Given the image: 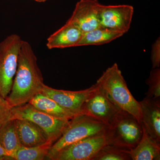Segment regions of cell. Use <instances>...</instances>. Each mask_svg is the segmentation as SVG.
I'll use <instances>...</instances> for the list:
<instances>
[{"label": "cell", "mask_w": 160, "mask_h": 160, "mask_svg": "<svg viewBox=\"0 0 160 160\" xmlns=\"http://www.w3.org/2000/svg\"><path fill=\"white\" fill-rule=\"evenodd\" d=\"M28 103L39 110L58 118L70 120L76 116L42 93H38Z\"/></svg>", "instance_id": "2e32d148"}, {"label": "cell", "mask_w": 160, "mask_h": 160, "mask_svg": "<svg viewBox=\"0 0 160 160\" xmlns=\"http://www.w3.org/2000/svg\"><path fill=\"white\" fill-rule=\"evenodd\" d=\"M146 83L149 86L146 93L147 97L155 100H160V69H152Z\"/></svg>", "instance_id": "44dd1931"}, {"label": "cell", "mask_w": 160, "mask_h": 160, "mask_svg": "<svg viewBox=\"0 0 160 160\" xmlns=\"http://www.w3.org/2000/svg\"><path fill=\"white\" fill-rule=\"evenodd\" d=\"M44 84L36 56L30 44L22 40L11 91L6 99L11 108L26 104L41 93Z\"/></svg>", "instance_id": "6da1fadb"}, {"label": "cell", "mask_w": 160, "mask_h": 160, "mask_svg": "<svg viewBox=\"0 0 160 160\" xmlns=\"http://www.w3.org/2000/svg\"><path fill=\"white\" fill-rule=\"evenodd\" d=\"M102 6L98 0H80L67 22L73 24L83 32L98 28L101 26L99 15Z\"/></svg>", "instance_id": "8fae6325"}, {"label": "cell", "mask_w": 160, "mask_h": 160, "mask_svg": "<svg viewBox=\"0 0 160 160\" xmlns=\"http://www.w3.org/2000/svg\"><path fill=\"white\" fill-rule=\"evenodd\" d=\"M8 155L0 144V160H8Z\"/></svg>", "instance_id": "cb8c5ba5"}, {"label": "cell", "mask_w": 160, "mask_h": 160, "mask_svg": "<svg viewBox=\"0 0 160 160\" xmlns=\"http://www.w3.org/2000/svg\"><path fill=\"white\" fill-rule=\"evenodd\" d=\"M134 8L129 5H104L100 10V26L127 33L131 26Z\"/></svg>", "instance_id": "ba28073f"}, {"label": "cell", "mask_w": 160, "mask_h": 160, "mask_svg": "<svg viewBox=\"0 0 160 160\" xmlns=\"http://www.w3.org/2000/svg\"><path fill=\"white\" fill-rule=\"evenodd\" d=\"M139 102L141 125L149 136L160 144V100L146 96Z\"/></svg>", "instance_id": "7c38bea8"}, {"label": "cell", "mask_w": 160, "mask_h": 160, "mask_svg": "<svg viewBox=\"0 0 160 160\" xmlns=\"http://www.w3.org/2000/svg\"><path fill=\"white\" fill-rule=\"evenodd\" d=\"M107 143L105 132L80 140L61 150L52 160H92Z\"/></svg>", "instance_id": "52a82bcc"}, {"label": "cell", "mask_w": 160, "mask_h": 160, "mask_svg": "<svg viewBox=\"0 0 160 160\" xmlns=\"http://www.w3.org/2000/svg\"><path fill=\"white\" fill-rule=\"evenodd\" d=\"M96 88V84L84 90L72 91L53 89L43 86L41 93L54 100L55 102L75 115L81 114L83 104Z\"/></svg>", "instance_id": "30bf717a"}, {"label": "cell", "mask_w": 160, "mask_h": 160, "mask_svg": "<svg viewBox=\"0 0 160 160\" xmlns=\"http://www.w3.org/2000/svg\"><path fill=\"white\" fill-rule=\"evenodd\" d=\"M0 144L8 155V160L22 147L14 120H10L0 129Z\"/></svg>", "instance_id": "ac0fdd59"}, {"label": "cell", "mask_w": 160, "mask_h": 160, "mask_svg": "<svg viewBox=\"0 0 160 160\" xmlns=\"http://www.w3.org/2000/svg\"><path fill=\"white\" fill-rule=\"evenodd\" d=\"M53 143L49 140L46 143L32 147L22 146L11 160H43L46 159L49 149Z\"/></svg>", "instance_id": "d6986e66"}, {"label": "cell", "mask_w": 160, "mask_h": 160, "mask_svg": "<svg viewBox=\"0 0 160 160\" xmlns=\"http://www.w3.org/2000/svg\"><path fill=\"white\" fill-rule=\"evenodd\" d=\"M83 33L78 27L67 21L65 25L48 38L46 46L49 49L78 46Z\"/></svg>", "instance_id": "4fadbf2b"}, {"label": "cell", "mask_w": 160, "mask_h": 160, "mask_svg": "<svg viewBox=\"0 0 160 160\" xmlns=\"http://www.w3.org/2000/svg\"><path fill=\"white\" fill-rule=\"evenodd\" d=\"M14 120L22 146L34 147L42 145L48 141L46 133L34 123L26 120Z\"/></svg>", "instance_id": "5bb4252c"}, {"label": "cell", "mask_w": 160, "mask_h": 160, "mask_svg": "<svg viewBox=\"0 0 160 160\" xmlns=\"http://www.w3.org/2000/svg\"><path fill=\"white\" fill-rule=\"evenodd\" d=\"M128 150L114 145L106 144L98 152L92 160H131L127 152Z\"/></svg>", "instance_id": "ffe728a7"}, {"label": "cell", "mask_w": 160, "mask_h": 160, "mask_svg": "<svg viewBox=\"0 0 160 160\" xmlns=\"http://www.w3.org/2000/svg\"><path fill=\"white\" fill-rule=\"evenodd\" d=\"M106 123L84 114L77 115L69 120L62 134L52 145L46 159L52 160L59 152L80 140L95 135L104 133Z\"/></svg>", "instance_id": "3957f363"}, {"label": "cell", "mask_w": 160, "mask_h": 160, "mask_svg": "<svg viewBox=\"0 0 160 160\" xmlns=\"http://www.w3.org/2000/svg\"><path fill=\"white\" fill-rule=\"evenodd\" d=\"M22 41L13 34L0 42V95L5 99L11 91Z\"/></svg>", "instance_id": "8992f818"}, {"label": "cell", "mask_w": 160, "mask_h": 160, "mask_svg": "<svg viewBox=\"0 0 160 160\" xmlns=\"http://www.w3.org/2000/svg\"><path fill=\"white\" fill-rule=\"evenodd\" d=\"M125 34L122 32L104 28H98L84 32L78 46H99L110 42Z\"/></svg>", "instance_id": "e0dca14e"}, {"label": "cell", "mask_w": 160, "mask_h": 160, "mask_svg": "<svg viewBox=\"0 0 160 160\" xmlns=\"http://www.w3.org/2000/svg\"><path fill=\"white\" fill-rule=\"evenodd\" d=\"M11 109L6 99L0 95V129L11 120Z\"/></svg>", "instance_id": "7402d4cb"}, {"label": "cell", "mask_w": 160, "mask_h": 160, "mask_svg": "<svg viewBox=\"0 0 160 160\" xmlns=\"http://www.w3.org/2000/svg\"><path fill=\"white\" fill-rule=\"evenodd\" d=\"M151 61L152 69L159 68L160 66V38L159 37L152 46Z\"/></svg>", "instance_id": "603a6c76"}, {"label": "cell", "mask_w": 160, "mask_h": 160, "mask_svg": "<svg viewBox=\"0 0 160 160\" xmlns=\"http://www.w3.org/2000/svg\"><path fill=\"white\" fill-rule=\"evenodd\" d=\"M142 127L141 140L135 147L128 150L127 152L132 160H160V144L152 139Z\"/></svg>", "instance_id": "9a60e30c"}, {"label": "cell", "mask_w": 160, "mask_h": 160, "mask_svg": "<svg viewBox=\"0 0 160 160\" xmlns=\"http://www.w3.org/2000/svg\"><path fill=\"white\" fill-rule=\"evenodd\" d=\"M142 133L141 123L132 115L122 110L118 112L105 132L108 144L128 150L137 146Z\"/></svg>", "instance_id": "277c9868"}, {"label": "cell", "mask_w": 160, "mask_h": 160, "mask_svg": "<svg viewBox=\"0 0 160 160\" xmlns=\"http://www.w3.org/2000/svg\"><path fill=\"white\" fill-rule=\"evenodd\" d=\"M96 84L115 106L132 115L141 123L140 102L129 91L117 63L103 72Z\"/></svg>", "instance_id": "7a4b0ae2"}, {"label": "cell", "mask_w": 160, "mask_h": 160, "mask_svg": "<svg viewBox=\"0 0 160 160\" xmlns=\"http://www.w3.org/2000/svg\"><path fill=\"white\" fill-rule=\"evenodd\" d=\"M34 1L42 3L45 2H46V1H48V0H34Z\"/></svg>", "instance_id": "d4e9b609"}, {"label": "cell", "mask_w": 160, "mask_h": 160, "mask_svg": "<svg viewBox=\"0 0 160 160\" xmlns=\"http://www.w3.org/2000/svg\"><path fill=\"white\" fill-rule=\"evenodd\" d=\"M16 119L34 123L42 129L53 144L61 137L69 121L52 116L28 103L12 108L11 120Z\"/></svg>", "instance_id": "5b68a950"}, {"label": "cell", "mask_w": 160, "mask_h": 160, "mask_svg": "<svg viewBox=\"0 0 160 160\" xmlns=\"http://www.w3.org/2000/svg\"><path fill=\"white\" fill-rule=\"evenodd\" d=\"M95 84V89L83 104L81 113L95 118L108 126L120 109L109 101Z\"/></svg>", "instance_id": "9c48e42d"}]
</instances>
